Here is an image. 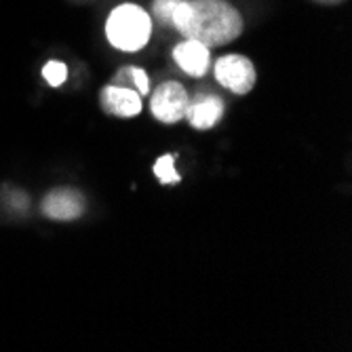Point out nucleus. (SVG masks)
I'll list each match as a JSON object with an SVG mask.
<instances>
[{"label": "nucleus", "instance_id": "0eeeda50", "mask_svg": "<svg viewBox=\"0 0 352 352\" xmlns=\"http://www.w3.org/2000/svg\"><path fill=\"white\" fill-rule=\"evenodd\" d=\"M221 116H223V102L213 93L195 95V98L188 102V108L184 114V118L190 122L192 129H197V131L213 129Z\"/></svg>", "mask_w": 352, "mask_h": 352}, {"label": "nucleus", "instance_id": "ddd939ff", "mask_svg": "<svg viewBox=\"0 0 352 352\" xmlns=\"http://www.w3.org/2000/svg\"><path fill=\"white\" fill-rule=\"evenodd\" d=\"M314 3H321V5H340L344 0H314Z\"/></svg>", "mask_w": 352, "mask_h": 352}, {"label": "nucleus", "instance_id": "1a4fd4ad", "mask_svg": "<svg viewBox=\"0 0 352 352\" xmlns=\"http://www.w3.org/2000/svg\"><path fill=\"white\" fill-rule=\"evenodd\" d=\"M126 82L131 85L129 89H135V91L142 95V98H144V95H148V93H150V80H148V74H146V70H142V68H138V66H126V68L118 70V74L114 76V82H112V85H120V87H124Z\"/></svg>", "mask_w": 352, "mask_h": 352}, {"label": "nucleus", "instance_id": "f03ea898", "mask_svg": "<svg viewBox=\"0 0 352 352\" xmlns=\"http://www.w3.org/2000/svg\"><path fill=\"white\" fill-rule=\"evenodd\" d=\"M152 36V17L140 5L124 3L112 9L106 21L108 43L124 53H135L148 45Z\"/></svg>", "mask_w": 352, "mask_h": 352}, {"label": "nucleus", "instance_id": "f8f14e48", "mask_svg": "<svg viewBox=\"0 0 352 352\" xmlns=\"http://www.w3.org/2000/svg\"><path fill=\"white\" fill-rule=\"evenodd\" d=\"M177 5H179V0H152V13L161 23L171 25V17Z\"/></svg>", "mask_w": 352, "mask_h": 352}, {"label": "nucleus", "instance_id": "20e7f679", "mask_svg": "<svg viewBox=\"0 0 352 352\" xmlns=\"http://www.w3.org/2000/svg\"><path fill=\"white\" fill-rule=\"evenodd\" d=\"M188 102L190 95L184 89V85L175 80H167L158 85L150 95V112L156 120H161L165 124H175L184 118Z\"/></svg>", "mask_w": 352, "mask_h": 352}, {"label": "nucleus", "instance_id": "6e6552de", "mask_svg": "<svg viewBox=\"0 0 352 352\" xmlns=\"http://www.w3.org/2000/svg\"><path fill=\"white\" fill-rule=\"evenodd\" d=\"M171 55H173V61L177 63V68L186 72L188 76L203 78L209 70V61H211L209 47H205L199 41L184 38L179 45L173 47Z\"/></svg>", "mask_w": 352, "mask_h": 352}, {"label": "nucleus", "instance_id": "9d476101", "mask_svg": "<svg viewBox=\"0 0 352 352\" xmlns=\"http://www.w3.org/2000/svg\"><path fill=\"white\" fill-rule=\"evenodd\" d=\"M152 171L163 186H177L182 182L179 173L175 171V156H171V154H165V156L158 158L152 167Z\"/></svg>", "mask_w": 352, "mask_h": 352}, {"label": "nucleus", "instance_id": "7ed1b4c3", "mask_svg": "<svg viewBox=\"0 0 352 352\" xmlns=\"http://www.w3.org/2000/svg\"><path fill=\"white\" fill-rule=\"evenodd\" d=\"M215 80L236 95H247L258 82V72L249 57L230 53L215 61Z\"/></svg>", "mask_w": 352, "mask_h": 352}, {"label": "nucleus", "instance_id": "f257e3e1", "mask_svg": "<svg viewBox=\"0 0 352 352\" xmlns=\"http://www.w3.org/2000/svg\"><path fill=\"white\" fill-rule=\"evenodd\" d=\"M171 25L184 38L199 41L205 47L230 45L243 34V15L228 0H179Z\"/></svg>", "mask_w": 352, "mask_h": 352}, {"label": "nucleus", "instance_id": "9b49d317", "mask_svg": "<svg viewBox=\"0 0 352 352\" xmlns=\"http://www.w3.org/2000/svg\"><path fill=\"white\" fill-rule=\"evenodd\" d=\"M43 76H45V80L51 87H59V85L66 82V78H68V66L63 61L51 59V61H47V66L43 68Z\"/></svg>", "mask_w": 352, "mask_h": 352}, {"label": "nucleus", "instance_id": "423d86ee", "mask_svg": "<svg viewBox=\"0 0 352 352\" xmlns=\"http://www.w3.org/2000/svg\"><path fill=\"white\" fill-rule=\"evenodd\" d=\"M100 104L106 114L118 118H135L142 112V95L129 87L108 85L100 93Z\"/></svg>", "mask_w": 352, "mask_h": 352}, {"label": "nucleus", "instance_id": "39448f33", "mask_svg": "<svg viewBox=\"0 0 352 352\" xmlns=\"http://www.w3.org/2000/svg\"><path fill=\"white\" fill-rule=\"evenodd\" d=\"M87 201L82 197V192L74 188H57L45 197L41 209L49 219L55 221H72L78 219L85 213Z\"/></svg>", "mask_w": 352, "mask_h": 352}]
</instances>
